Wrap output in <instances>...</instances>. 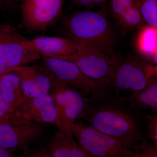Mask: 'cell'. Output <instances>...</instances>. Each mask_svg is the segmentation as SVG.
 <instances>
[{
    "label": "cell",
    "instance_id": "22",
    "mask_svg": "<svg viewBox=\"0 0 157 157\" xmlns=\"http://www.w3.org/2000/svg\"><path fill=\"white\" fill-rule=\"evenodd\" d=\"M147 135L157 147V114L146 116Z\"/></svg>",
    "mask_w": 157,
    "mask_h": 157
},
{
    "label": "cell",
    "instance_id": "19",
    "mask_svg": "<svg viewBox=\"0 0 157 157\" xmlns=\"http://www.w3.org/2000/svg\"><path fill=\"white\" fill-rule=\"evenodd\" d=\"M146 25L157 27V0H134Z\"/></svg>",
    "mask_w": 157,
    "mask_h": 157
},
{
    "label": "cell",
    "instance_id": "3",
    "mask_svg": "<svg viewBox=\"0 0 157 157\" xmlns=\"http://www.w3.org/2000/svg\"><path fill=\"white\" fill-rule=\"evenodd\" d=\"M50 95L56 111V124L58 131L73 137L74 124L80 119L85 103V94L52 77Z\"/></svg>",
    "mask_w": 157,
    "mask_h": 157
},
{
    "label": "cell",
    "instance_id": "2",
    "mask_svg": "<svg viewBox=\"0 0 157 157\" xmlns=\"http://www.w3.org/2000/svg\"><path fill=\"white\" fill-rule=\"evenodd\" d=\"M60 31L64 37L79 45L93 46L114 55L115 35L104 10H84L70 14L62 19Z\"/></svg>",
    "mask_w": 157,
    "mask_h": 157
},
{
    "label": "cell",
    "instance_id": "15",
    "mask_svg": "<svg viewBox=\"0 0 157 157\" xmlns=\"http://www.w3.org/2000/svg\"><path fill=\"white\" fill-rule=\"evenodd\" d=\"M50 157H93L72 136L58 131L45 146Z\"/></svg>",
    "mask_w": 157,
    "mask_h": 157
},
{
    "label": "cell",
    "instance_id": "14",
    "mask_svg": "<svg viewBox=\"0 0 157 157\" xmlns=\"http://www.w3.org/2000/svg\"><path fill=\"white\" fill-rule=\"evenodd\" d=\"M30 46L42 56H71L78 52L80 45L64 37L42 36L28 40Z\"/></svg>",
    "mask_w": 157,
    "mask_h": 157
},
{
    "label": "cell",
    "instance_id": "31",
    "mask_svg": "<svg viewBox=\"0 0 157 157\" xmlns=\"http://www.w3.org/2000/svg\"><path fill=\"white\" fill-rule=\"evenodd\" d=\"M1 77H0V78H1Z\"/></svg>",
    "mask_w": 157,
    "mask_h": 157
},
{
    "label": "cell",
    "instance_id": "16",
    "mask_svg": "<svg viewBox=\"0 0 157 157\" xmlns=\"http://www.w3.org/2000/svg\"><path fill=\"white\" fill-rule=\"evenodd\" d=\"M132 92V94L128 98H124L129 102L133 109L137 110L150 109L152 112H157V78H150L143 89Z\"/></svg>",
    "mask_w": 157,
    "mask_h": 157
},
{
    "label": "cell",
    "instance_id": "17",
    "mask_svg": "<svg viewBox=\"0 0 157 157\" xmlns=\"http://www.w3.org/2000/svg\"><path fill=\"white\" fill-rule=\"evenodd\" d=\"M135 47L140 55L153 65L157 63V27L145 25L138 30Z\"/></svg>",
    "mask_w": 157,
    "mask_h": 157
},
{
    "label": "cell",
    "instance_id": "11",
    "mask_svg": "<svg viewBox=\"0 0 157 157\" xmlns=\"http://www.w3.org/2000/svg\"><path fill=\"white\" fill-rule=\"evenodd\" d=\"M18 76L23 93L27 98L42 97L50 93L49 76L37 65L16 67L14 71Z\"/></svg>",
    "mask_w": 157,
    "mask_h": 157
},
{
    "label": "cell",
    "instance_id": "24",
    "mask_svg": "<svg viewBox=\"0 0 157 157\" xmlns=\"http://www.w3.org/2000/svg\"><path fill=\"white\" fill-rule=\"evenodd\" d=\"M108 0H73L76 6L84 7L87 9H92L96 6L103 7Z\"/></svg>",
    "mask_w": 157,
    "mask_h": 157
},
{
    "label": "cell",
    "instance_id": "1",
    "mask_svg": "<svg viewBox=\"0 0 157 157\" xmlns=\"http://www.w3.org/2000/svg\"><path fill=\"white\" fill-rule=\"evenodd\" d=\"M107 89L86 98L80 119L132 148L147 135V115L142 110L133 109L120 94L113 96Z\"/></svg>",
    "mask_w": 157,
    "mask_h": 157
},
{
    "label": "cell",
    "instance_id": "25",
    "mask_svg": "<svg viewBox=\"0 0 157 157\" xmlns=\"http://www.w3.org/2000/svg\"><path fill=\"white\" fill-rule=\"evenodd\" d=\"M24 38L25 37L16 33H8L0 31V44L9 41L22 39Z\"/></svg>",
    "mask_w": 157,
    "mask_h": 157
},
{
    "label": "cell",
    "instance_id": "12",
    "mask_svg": "<svg viewBox=\"0 0 157 157\" xmlns=\"http://www.w3.org/2000/svg\"><path fill=\"white\" fill-rule=\"evenodd\" d=\"M26 38L0 44V62L10 68L26 66L41 56L30 46Z\"/></svg>",
    "mask_w": 157,
    "mask_h": 157
},
{
    "label": "cell",
    "instance_id": "21",
    "mask_svg": "<svg viewBox=\"0 0 157 157\" xmlns=\"http://www.w3.org/2000/svg\"><path fill=\"white\" fill-rule=\"evenodd\" d=\"M0 120L7 124H15L25 121L18 110L4 99L0 94Z\"/></svg>",
    "mask_w": 157,
    "mask_h": 157
},
{
    "label": "cell",
    "instance_id": "8",
    "mask_svg": "<svg viewBox=\"0 0 157 157\" xmlns=\"http://www.w3.org/2000/svg\"><path fill=\"white\" fill-rule=\"evenodd\" d=\"M64 0H23L21 22L29 32H44L59 18Z\"/></svg>",
    "mask_w": 157,
    "mask_h": 157
},
{
    "label": "cell",
    "instance_id": "20",
    "mask_svg": "<svg viewBox=\"0 0 157 157\" xmlns=\"http://www.w3.org/2000/svg\"><path fill=\"white\" fill-rule=\"evenodd\" d=\"M140 144L128 149L124 157H157V147L150 143L146 137H142Z\"/></svg>",
    "mask_w": 157,
    "mask_h": 157
},
{
    "label": "cell",
    "instance_id": "18",
    "mask_svg": "<svg viewBox=\"0 0 157 157\" xmlns=\"http://www.w3.org/2000/svg\"><path fill=\"white\" fill-rule=\"evenodd\" d=\"M0 94L6 101L17 109L27 98L23 93L19 77L14 72L7 73L0 78Z\"/></svg>",
    "mask_w": 157,
    "mask_h": 157
},
{
    "label": "cell",
    "instance_id": "9",
    "mask_svg": "<svg viewBox=\"0 0 157 157\" xmlns=\"http://www.w3.org/2000/svg\"><path fill=\"white\" fill-rule=\"evenodd\" d=\"M47 124L23 121L15 124H0V147L23 151L42 139Z\"/></svg>",
    "mask_w": 157,
    "mask_h": 157
},
{
    "label": "cell",
    "instance_id": "23",
    "mask_svg": "<svg viewBox=\"0 0 157 157\" xmlns=\"http://www.w3.org/2000/svg\"><path fill=\"white\" fill-rule=\"evenodd\" d=\"M18 157H50L45 147L40 146L33 148H29L22 151Z\"/></svg>",
    "mask_w": 157,
    "mask_h": 157
},
{
    "label": "cell",
    "instance_id": "4",
    "mask_svg": "<svg viewBox=\"0 0 157 157\" xmlns=\"http://www.w3.org/2000/svg\"><path fill=\"white\" fill-rule=\"evenodd\" d=\"M55 58L72 62L87 77L106 82L109 85L120 60L115 55L109 54L93 46L82 45L73 55Z\"/></svg>",
    "mask_w": 157,
    "mask_h": 157
},
{
    "label": "cell",
    "instance_id": "26",
    "mask_svg": "<svg viewBox=\"0 0 157 157\" xmlns=\"http://www.w3.org/2000/svg\"><path fill=\"white\" fill-rule=\"evenodd\" d=\"M15 67L10 68L6 67L2 62H0V77L7 73L13 72L15 70Z\"/></svg>",
    "mask_w": 157,
    "mask_h": 157
},
{
    "label": "cell",
    "instance_id": "7",
    "mask_svg": "<svg viewBox=\"0 0 157 157\" xmlns=\"http://www.w3.org/2000/svg\"><path fill=\"white\" fill-rule=\"evenodd\" d=\"M157 65L136 59H120L115 68L109 87L118 94L122 90H139L146 86L152 78H157Z\"/></svg>",
    "mask_w": 157,
    "mask_h": 157
},
{
    "label": "cell",
    "instance_id": "28",
    "mask_svg": "<svg viewBox=\"0 0 157 157\" xmlns=\"http://www.w3.org/2000/svg\"><path fill=\"white\" fill-rule=\"evenodd\" d=\"M14 151L0 147V157H14Z\"/></svg>",
    "mask_w": 157,
    "mask_h": 157
},
{
    "label": "cell",
    "instance_id": "6",
    "mask_svg": "<svg viewBox=\"0 0 157 157\" xmlns=\"http://www.w3.org/2000/svg\"><path fill=\"white\" fill-rule=\"evenodd\" d=\"M73 136L93 157H124L129 147L124 142L99 132L91 125L77 121Z\"/></svg>",
    "mask_w": 157,
    "mask_h": 157
},
{
    "label": "cell",
    "instance_id": "29",
    "mask_svg": "<svg viewBox=\"0 0 157 157\" xmlns=\"http://www.w3.org/2000/svg\"><path fill=\"white\" fill-rule=\"evenodd\" d=\"M11 0H0V7L7 6L10 3Z\"/></svg>",
    "mask_w": 157,
    "mask_h": 157
},
{
    "label": "cell",
    "instance_id": "5",
    "mask_svg": "<svg viewBox=\"0 0 157 157\" xmlns=\"http://www.w3.org/2000/svg\"><path fill=\"white\" fill-rule=\"evenodd\" d=\"M39 66L49 77L81 91L86 96L109 87L106 82L87 77L75 64L63 59L42 56Z\"/></svg>",
    "mask_w": 157,
    "mask_h": 157
},
{
    "label": "cell",
    "instance_id": "30",
    "mask_svg": "<svg viewBox=\"0 0 157 157\" xmlns=\"http://www.w3.org/2000/svg\"><path fill=\"white\" fill-rule=\"evenodd\" d=\"M7 124V123L6 122L4 121H3L2 120H0V124Z\"/></svg>",
    "mask_w": 157,
    "mask_h": 157
},
{
    "label": "cell",
    "instance_id": "13",
    "mask_svg": "<svg viewBox=\"0 0 157 157\" xmlns=\"http://www.w3.org/2000/svg\"><path fill=\"white\" fill-rule=\"evenodd\" d=\"M109 13L122 33L135 30L143 23L134 0H110Z\"/></svg>",
    "mask_w": 157,
    "mask_h": 157
},
{
    "label": "cell",
    "instance_id": "10",
    "mask_svg": "<svg viewBox=\"0 0 157 157\" xmlns=\"http://www.w3.org/2000/svg\"><path fill=\"white\" fill-rule=\"evenodd\" d=\"M26 121L56 124V111L50 94L42 97L26 98L17 108Z\"/></svg>",
    "mask_w": 157,
    "mask_h": 157
},
{
    "label": "cell",
    "instance_id": "27",
    "mask_svg": "<svg viewBox=\"0 0 157 157\" xmlns=\"http://www.w3.org/2000/svg\"><path fill=\"white\" fill-rule=\"evenodd\" d=\"M0 31L8 33H15L14 28L9 25L0 22Z\"/></svg>",
    "mask_w": 157,
    "mask_h": 157
}]
</instances>
